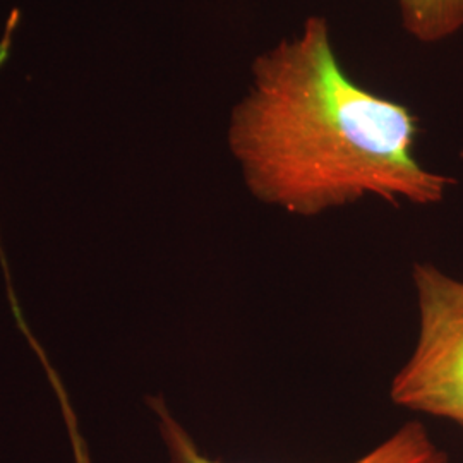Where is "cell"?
Returning <instances> with one entry per match:
<instances>
[{
	"mask_svg": "<svg viewBox=\"0 0 463 463\" xmlns=\"http://www.w3.org/2000/svg\"><path fill=\"white\" fill-rule=\"evenodd\" d=\"M232 110L229 146L250 194L290 215L316 216L374 196L430 206L455 179L415 158L417 118L355 83L323 17L260 55Z\"/></svg>",
	"mask_w": 463,
	"mask_h": 463,
	"instance_id": "6da1fadb",
	"label": "cell"
},
{
	"mask_svg": "<svg viewBox=\"0 0 463 463\" xmlns=\"http://www.w3.org/2000/svg\"><path fill=\"white\" fill-rule=\"evenodd\" d=\"M419 335L390 386L392 402L463 430V280L432 263H414Z\"/></svg>",
	"mask_w": 463,
	"mask_h": 463,
	"instance_id": "7a4b0ae2",
	"label": "cell"
},
{
	"mask_svg": "<svg viewBox=\"0 0 463 463\" xmlns=\"http://www.w3.org/2000/svg\"><path fill=\"white\" fill-rule=\"evenodd\" d=\"M170 463H223L204 455L189 432L170 414L162 400L153 402ZM352 463H449L445 449L436 445L430 430L419 420H409L390 438Z\"/></svg>",
	"mask_w": 463,
	"mask_h": 463,
	"instance_id": "3957f363",
	"label": "cell"
},
{
	"mask_svg": "<svg viewBox=\"0 0 463 463\" xmlns=\"http://www.w3.org/2000/svg\"><path fill=\"white\" fill-rule=\"evenodd\" d=\"M405 30L424 43L463 30V0H397Z\"/></svg>",
	"mask_w": 463,
	"mask_h": 463,
	"instance_id": "277c9868",
	"label": "cell"
},
{
	"mask_svg": "<svg viewBox=\"0 0 463 463\" xmlns=\"http://www.w3.org/2000/svg\"><path fill=\"white\" fill-rule=\"evenodd\" d=\"M462 156H463V149H462Z\"/></svg>",
	"mask_w": 463,
	"mask_h": 463,
	"instance_id": "5b68a950",
	"label": "cell"
}]
</instances>
